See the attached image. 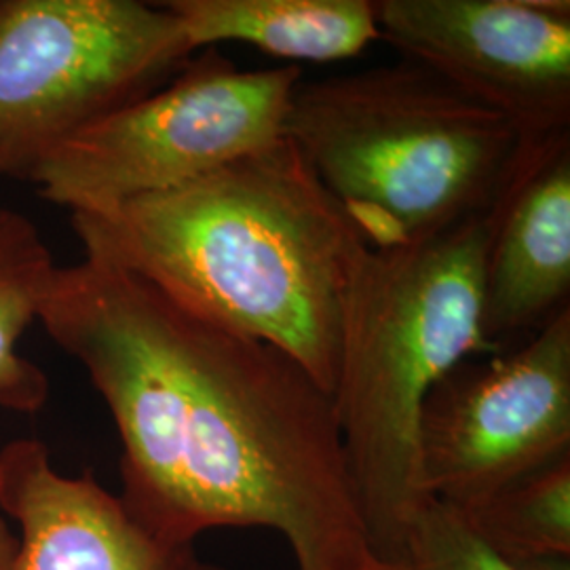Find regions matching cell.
<instances>
[{"instance_id":"8992f818","label":"cell","mask_w":570,"mask_h":570,"mask_svg":"<svg viewBox=\"0 0 570 570\" xmlns=\"http://www.w3.org/2000/svg\"><path fill=\"white\" fill-rule=\"evenodd\" d=\"M301 81V66L242 70L207 47L159 89L63 144L30 183L70 214L176 188L279 140Z\"/></svg>"},{"instance_id":"ba28073f","label":"cell","mask_w":570,"mask_h":570,"mask_svg":"<svg viewBox=\"0 0 570 570\" xmlns=\"http://www.w3.org/2000/svg\"><path fill=\"white\" fill-rule=\"evenodd\" d=\"M404 60L503 115L522 138L570 129L569 0H376Z\"/></svg>"},{"instance_id":"7c38bea8","label":"cell","mask_w":570,"mask_h":570,"mask_svg":"<svg viewBox=\"0 0 570 570\" xmlns=\"http://www.w3.org/2000/svg\"><path fill=\"white\" fill-rule=\"evenodd\" d=\"M58 266L37 225L0 207V406L18 414H37L49 400V379L21 355L20 341L39 322Z\"/></svg>"},{"instance_id":"5bb4252c","label":"cell","mask_w":570,"mask_h":570,"mask_svg":"<svg viewBox=\"0 0 570 570\" xmlns=\"http://www.w3.org/2000/svg\"><path fill=\"white\" fill-rule=\"evenodd\" d=\"M400 570H518L490 548L463 511L428 499L407 530Z\"/></svg>"},{"instance_id":"277c9868","label":"cell","mask_w":570,"mask_h":570,"mask_svg":"<svg viewBox=\"0 0 570 570\" xmlns=\"http://www.w3.org/2000/svg\"><path fill=\"white\" fill-rule=\"evenodd\" d=\"M284 134L374 249L490 209L527 142L503 115L404 58L298 82Z\"/></svg>"},{"instance_id":"9a60e30c","label":"cell","mask_w":570,"mask_h":570,"mask_svg":"<svg viewBox=\"0 0 570 570\" xmlns=\"http://www.w3.org/2000/svg\"><path fill=\"white\" fill-rule=\"evenodd\" d=\"M20 551V537L7 524L0 515V570L13 569V562Z\"/></svg>"},{"instance_id":"7a4b0ae2","label":"cell","mask_w":570,"mask_h":570,"mask_svg":"<svg viewBox=\"0 0 570 570\" xmlns=\"http://www.w3.org/2000/svg\"><path fill=\"white\" fill-rule=\"evenodd\" d=\"M70 220L82 258L277 346L334 393L346 296L367 244L285 134L190 183Z\"/></svg>"},{"instance_id":"52a82bcc","label":"cell","mask_w":570,"mask_h":570,"mask_svg":"<svg viewBox=\"0 0 570 570\" xmlns=\"http://www.w3.org/2000/svg\"><path fill=\"white\" fill-rule=\"evenodd\" d=\"M570 456V308L508 355L469 357L421 410L419 475L428 499L469 510Z\"/></svg>"},{"instance_id":"6da1fadb","label":"cell","mask_w":570,"mask_h":570,"mask_svg":"<svg viewBox=\"0 0 570 570\" xmlns=\"http://www.w3.org/2000/svg\"><path fill=\"white\" fill-rule=\"evenodd\" d=\"M39 324L87 372L121 440L122 508L148 534H282L298 570H385L334 395L277 346L216 326L94 258L58 266Z\"/></svg>"},{"instance_id":"4fadbf2b","label":"cell","mask_w":570,"mask_h":570,"mask_svg":"<svg viewBox=\"0 0 570 570\" xmlns=\"http://www.w3.org/2000/svg\"><path fill=\"white\" fill-rule=\"evenodd\" d=\"M461 511L513 569H562L570 564V456Z\"/></svg>"},{"instance_id":"30bf717a","label":"cell","mask_w":570,"mask_h":570,"mask_svg":"<svg viewBox=\"0 0 570 570\" xmlns=\"http://www.w3.org/2000/svg\"><path fill=\"white\" fill-rule=\"evenodd\" d=\"M570 298V129L527 140L501 193L482 277L489 346L534 334Z\"/></svg>"},{"instance_id":"5b68a950","label":"cell","mask_w":570,"mask_h":570,"mask_svg":"<svg viewBox=\"0 0 570 570\" xmlns=\"http://www.w3.org/2000/svg\"><path fill=\"white\" fill-rule=\"evenodd\" d=\"M195 47L165 2L0 0V180L153 94Z\"/></svg>"},{"instance_id":"8fae6325","label":"cell","mask_w":570,"mask_h":570,"mask_svg":"<svg viewBox=\"0 0 570 570\" xmlns=\"http://www.w3.org/2000/svg\"><path fill=\"white\" fill-rule=\"evenodd\" d=\"M197 49L244 42L289 61L346 60L381 39L374 0H169Z\"/></svg>"},{"instance_id":"9c48e42d","label":"cell","mask_w":570,"mask_h":570,"mask_svg":"<svg viewBox=\"0 0 570 570\" xmlns=\"http://www.w3.org/2000/svg\"><path fill=\"white\" fill-rule=\"evenodd\" d=\"M0 511L20 527L11 570H226L148 534L91 471L60 473L41 440L0 449Z\"/></svg>"},{"instance_id":"3957f363","label":"cell","mask_w":570,"mask_h":570,"mask_svg":"<svg viewBox=\"0 0 570 570\" xmlns=\"http://www.w3.org/2000/svg\"><path fill=\"white\" fill-rule=\"evenodd\" d=\"M499 199L438 235L367 247L348 287L332 395L370 548L385 570L402 567L407 530L428 501L419 421L429 391L489 348L480 306Z\"/></svg>"}]
</instances>
